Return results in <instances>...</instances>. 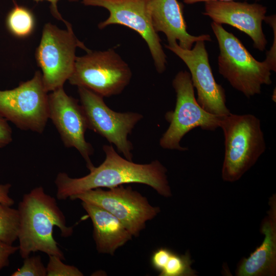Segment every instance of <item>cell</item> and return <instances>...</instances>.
Instances as JSON below:
<instances>
[{
	"label": "cell",
	"mask_w": 276,
	"mask_h": 276,
	"mask_svg": "<svg viewBox=\"0 0 276 276\" xmlns=\"http://www.w3.org/2000/svg\"><path fill=\"white\" fill-rule=\"evenodd\" d=\"M51 92L48 95L49 118L56 127L64 145L76 149L89 170L94 167L90 160L94 149L85 140L88 124L83 109L76 99L66 94L63 87Z\"/></svg>",
	"instance_id": "13"
},
{
	"label": "cell",
	"mask_w": 276,
	"mask_h": 276,
	"mask_svg": "<svg viewBox=\"0 0 276 276\" xmlns=\"http://www.w3.org/2000/svg\"><path fill=\"white\" fill-rule=\"evenodd\" d=\"M12 141V132L7 120L0 114V148L9 144Z\"/></svg>",
	"instance_id": "25"
},
{
	"label": "cell",
	"mask_w": 276,
	"mask_h": 276,
	"mask_svg": "<svg viewBox=\"0 0 276 276\" xmlns=\"http://www.w3.org/2000/svg\"><path fill=\"white\" fill-rule=\"evenodd\" d=\"M8 13L6 26L9 32L18 38H25L32 34L35 27L33 14L27 7L14 3Z\"/></svg>",
	"instance_id": "18"
},
{
	"label": "cell",
	"mask_w": 276,
	"mask_h": 276,
	"mask_svg": "<svg viewBox=\"0 0 276 276\" xmlns=\"http://www.w3.org/2000/svg\"><path fill=\"white\" fill-rule=\"evenodd\" d=\"M172 86L176 93L175 107L165 114L169 126L160 139L159 145L165 149L186 151L188 148L181 147L180 143L188 132L197 127L215 131L220 127L223 116L211 114L198 104L190 74L187 71L176 75Z\"/></svg>",
	"instance_id": "5"
},
{
	"label": "cell",
	"mask_w": 276,
	"mask_h": 276,
	"mask_svg": "<svg viewBox=\"0 0 276 276\" xmlns=\"http://www.w3.org/2000/svg\"><path fill=\"white\" fill-rule=\"evenodd\" d=\"M11 185L10 183L0 184V203L12 206L14 200L9 196Z\"/></svg>",
	"instance_id": "27"
},
{
	"label": "cell",
	"mask_w": 276,
	"mask_h": 276,
	"mask_svg": "<svg viewBox=\"0 0 276 276\" xmlns=\"http://www.w3.org/2000/svg\"><path fill=\"white\" fill-rule=\"evenodd\" d=\"M17 209L20 215L17 239L21 257L25 259L32 252L40 251L64 260V254L54 238L53 227H58L64 238L73 234V227L66 226L65 216L56 199L45 193L43 187H36L24 195Z\"/></svg>",
	"instance_id": "2"
},
{
	"label": "cell",
	"mask_w": 276,
	"mask_h": 276,
	"mask_svg": "<svg viewBox=\"0 0 276 276\" xmlns=\"http://www.w3.org/2000/svg\"><path fill=\"white\" fill-rule=\"evenodd\" d=\"M267 7L261 4L231 1H208L203 15L213 22L227 24L244 32L251 39L254 48L263 52L267 40L262 29Z\"/></svg>",
	"instance_id": "14"
},
{
	"label": "cell",
	"mask_w": 276,
	"mask_h": 276,
	"mask_svg": "<svg viewBox=\"0 0 276 276\" xmlns=\"http://www.w3.org/2000/svg\"><path fill=\"white\" fill-rule=\"evenodd\" d=\"M191 255L188 251L185 254L172 251L159 276H196L197 272L192 269Z\"/></svg>",
	"instance_id": "20"
},
{
	"label": "cell",
	"mask_w": 276,
	"mask_h": 276,
	"mask_svg": "<svg viewBox=\"0 0 276 276\" xmlns=\"http://www.w3.org/2000/svg\"><path fill=\"white\" fill-rule=\"evenodd\" d=\"M21 267L11 276H47V269L39 255L29 256L25 259Z\"/></svg>",
	"instance_id": "21"
},
{
	"label": "cell",
	"mask_w": 276,
	"mask_h": 276,
	"mask_svg": "<svg viewBox=\"0 0 276 276\" xmlns=\"http://www.w3.org/2000/svg\"><path fill=\"white\" fill-rule=\"evenodd\" d=\"M36 2H39L41 1H47L51 4V11L52 15L57 19L62 20L64 23L66 21L62 17L60 13L59 12L57 9V2L59 0H34ZM70 1H77L79 0H68Z\"/></svg>",
	"instance_id": "28"
},
{
	"label": "cell",
	"mask_w": 276,
	"mask_h": 276,
	"mask_svg": "<svg viewBox=\"0 0 276 276\" xmlns=\"http://www.w3.org/2000/svg\"><path fill=\"white\" fill-rule=\"evenodd\" d=\"M18 249V246L9 245L0 241V270L9 265V257Z\"/></svg>",
	"instance_id": "26"
},
{
	"label": "cell",
	"mask_w": 276,
	"mask_h": 276,
	"mask_svg": "<svg viewBox=\"0 0 276 276\" xmlns=\"http://www.w3.org/2000/svg\"><path fill=\"white\" fill-rule=\"evenodd\" d=\"M269 209L262 221L260 232L264 235L261 244L247 258L239 262L237 276H275L276 275V195L269 199Z\"/></svg>",
	"instance_id": "16"
},
{
	"label": "cell",
	"mask_w": 276,
	"mask_h": 276,
	"mask_svg": "<svg viewBox=\"0 0 276 276\" xmlns=\"http://www.w3.org/2000/svg\"><path fill=\"white\" fill-rule=\"evenodd\" d=\"M172 250L166 247L155 249L150 258V264L153 268L160 273L166 265Z\"/></svg>",
	"instance_id": "24"
},
{
	"label": "cell",
	"mask_w": 276,
	"mask_h": 276,
	"mask_svg": "<svg viewBox=\"0 0 276 276\" xmlns=\"http://www.w3.org/2000/svg\"><path fill=\"white\" fill-rule=\"evenodd\" d=\"M0 114L21 130L43 132L49 119L48 95L40 71L12 89L0 90Z\"/></svg>",
	"instance_id": "8"
},
{
	"label": "cell",
	"mask_w": 276,
	"mask_h": 276,
	"mask_svg": "<svg viewBox=\"0 0 276 276\" xmlns=\"http://www.w3.org/2000/svg\"><path fill=\"white\" fill-rule=\"evenodd\" d=\"M276 18L275 15L266 16L264 21L272 28L273 32V42L270 50L266 53V58L264 60L269 66L271 71H276Z\"/></svg>",
	"instance_id": "23"
},
{
	"label": "cell",
	"mask_w": 276,
	"mask_h": 276,
	"mask_svg": "<svg viewBox=\"0 0 276 276\" xmlns=\"http://www.w3.org/2000/svg\"><path fill=\"white\" fill-rule=\"evenodd\" d=\"M108 189L89 190L70 199H79L106 210L119 219L135 237L145 228L147 221L160 212L159 207L151 205L146 197L130 186L120 185Z\"/></svg>",
	"instance_id": "9"
},
{
	"label": "cell",
	"mask_w": 276,
	"mask_h": 276,
	"mask_svg": "<svg viewBox=\"0 0 276 276\" xmlns=\"http://www.w3.org/2000/svg\"><path fill=\"white\" fill-rule=\"evenodd\" d=\"M19 226L18 210L0 203V241L12 245L18 238Z\"/></svg>",
	"instance_id": "19"
},
{
	"label": "cell",
	"mask_w": 276,
	"mask_h": 276,
	"mask_svg": "<svg viewBox=\"0 0 276 276\" xmlns=\"http://www.w3.org/2000/svg\"><path fill=\"white\" fill-rule=\"evenodd\" d=\"M204 42L196 41L190 50L180 48L177 42L166 44L165 47L187 66L200 106L211 114L226 116L231 112L226 105L225 90L214 78Z\"/></svg>",
	"instance_id": "12"
},
{
	"label": "cell",
	"mask_w": 276,
	"mask_h": 276,
	"mask_svg": "<svg viewBox=\"0 0 276 276\" xmlns=\"http://www.w3.org/2000/svg\"><path fill=\"white\" fill-rule=\"evenodd\" d=\"M211 27L219 45V73L234 88L250 98L260 94L263 85L272 83L271 71L264 61L257 60L222 25L213 21Z\"/></svg>",
	"instance_id": "4"
},
{
	"label": "cell",
	"mask_w": 276,
	"mask_h": 276,
	"mask_svg": "<svg viewBox=\"0 0 276 276\" xmlns=\"http://www.w3.org/2000/svg\"><path fill=\"white\" fill-rule=\"evenodd\" d=\"M66 30L51 23L45 24L41 40L35 53L42 71V81L48 93L63 87L72 75L75 65L77 48L88 49L75 35L72 25L66 21Z\"/></svg>",
	"instance_id": "6"
},
{
	"label": "cell",
	"mask_w": 276,
	"mask_h": 276,
	"mask_svg": "<svg viewBox=\"0 0 276 276\" xmlns=\"http://www.w3.org/2000/svg\"><path fill=\"white\" fill-rule=\"evenodd\" d=\"M78 88L88 128L113 144L125 158L132 160L133 147L128 135L143 119V115L134 112L114 111L106 104L101 96L85 87Z\"/></svg>",
	"instance_id": "10"
},
{
	"label": "cell",
	"mask_w": 276,
	"mask_h": 276,
	"mask_svg": "<svg viewBox=\"0 0 276 276\" xmlns=\"http://www.w3.org/2000/svg\"><path fill=\"white\" fill-rule=\"evenodd\" d=\"M47 269V276H83V273L76 267L66 265L59 257L50 255Z\"/></svg>",
	"instance_id": "22"
},
{
	"label": "cell",
	"mask_w": 276,
	"mask_h": 276,
	"mask_svg": "<svg viewBox=\"0 0 276 276\" xmlns=\"http://www.w3.org/2000/svg\"><path fill=\"white\" fill-rule=\"evenodd\" d=\"M234 1V0H183V2L187 4H193L195 3H199V2H206L208 1ZM256 1H259V0H256Z\"/></svg>",
	"instance_id": "29"
},
{
	"label": "cell",
	"mask_w": 276,
	"mask_h": 276,
	"mask_svg": "<svg viewBox=\"0 0 276 276\" xmlns=\"http://www.w3.org/2000/svg\"><path fill=\"white\" fill-rule=\"evenodd\" d=\"M150 0H82L86 6L102 7L109 12L108 17L100 22L102 29L111 25H120L136 32L148 45L155 67L158 73L166 68L167 56L161 40L153 28L148 5Z\"/></svg>",
	"instance_id": "11"
},
{
	"label": "cell",
	"mask_w": 276,
	"mask_h": 276,
	"mask_svg": "<svg viewBox=\"0 0 276 276\" xmlns=\"http://www.w3.org/2000/svg\"><path fill=\"white\" fill-rule=\"evenodd\" d=\"M82 205L90 218L93 238L99 253L113 255L133 236L122 222L106 210L86 202Z\"/></svg>",
	"instance_id": "17"
},
{
	"label": "cell",
	"mask_w": 276,
	"mask_h": 276,
	"mask_svg": "<svg viewBox=\"0 0 276 276\" xmlns=\"http://www.w3.org/2000/svg\"><path fill=\"white\" fill-rule=\"evenodd\" d=\"M132 73L129 65L112 49L103 51L89 50L76 57L68 81L101 96L109 97L121 94L129 84Z\"/></svg>",
	"instance_id": "7"
},
{
	"label": "cell",
	"mask_w": 276,
	"mask_h": 276,
	"mask_svg": "<svg viewBox=\"0 0 276 276\" xmlns=\"http://www.w3.org/2000/svg\"><path fill=\"white\" fill-rule=\"evenodd\" d=\"M224 137L221 177L224 181L239 180L265 151L266 142L259 119L252 114L231 113L222 117Z\"/></svg>",
	"instance_id": "3"
},
{
	"label": "cell",
	"mask_w": 276,
	"mask_h": 276,
	"mask_svg": "<svg viewBox=\"0 0 276 276\" xmlns=\"http://www.w3.org/2000/svg\"><path fill=\"white\" fill-rule=\"evenodd\" d=\"M103 162L89 170V173L80 178H72L66 173L59 172L55 180L58 200L67 198L96 188H110L126 183H139L148 185L165 197L172 196L166 168L158 160L149 164L134 163L124 158L112 145H105Z\"/></svg>",
	"instance_id": "1"
},
{
	"label": "cell",
	"mask_w": 276,
	"mask_h": 276,
	"mask_svg": "<svg viewBox=\"0 0 276 276\" xmlns=\"http://www.w3.org/2000/svg\"><path fill=\"white\" fill-rule=\"evenodd\" d=\"M148 8L154 29L165 34L168 44L177 42L180 48L190 50L197 41H212L209 34L194 36L187 32L183 7L177 0H150Z\"/></svg>",
	"instance_id": "15"
}]
</instances>
